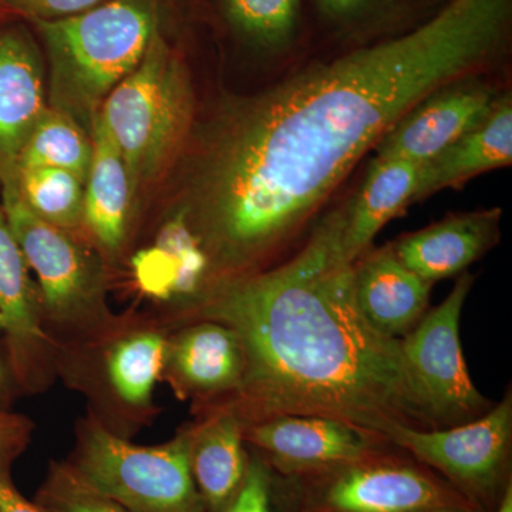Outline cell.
Returning a JSON list of instances; mask_svg holds the SVG:
<instances>
[{
  "label": "cell",
  "instance_id": "obj_1",
  "mask_svg": "<svg viewBox=\"0 0 512 512\" xmlns=\"http://www.w3.org/2000/svg\"><path fill=\"white\" fill-rule=\"evenodd\" d=\"M510 15L511 0H451L407 35L235 101L181 211L208 268L234 278L295 237L407 111L494 59Z\"/></svg>",
  "mask_w": 512,
  "mask_h": 512
},
{
  "label": "cell",
  "instance_id": "obj_2",
  "mask_svg": "<svg viewBox=\"0 0 512 512\" xmlns=\"http://www.w3.org/2000/svg\"><path fill=\"white\" fill-rule=\"evenodd\" d=\"M343 229L345 207L326 215L291 261L225 279L202 305L204 318L241 342V402L256 421L329 417L377 439L394 424L440 429L400 339L379 332L357 303Z\"/></svg>",
  "mask_w": 512,
  "mask_h": 512
},
{
  "label": "cell",
  "instance_id": "obj_3",
  "mask_svg": "<svg viewBox=\"0 0 512 512\" xmlns=\"http://www.w3.org/2000/svg\"><path fill=\"white\" fill-rule=\"evenodd\" d=\"M160 2L106 0L79 15L35 20L49 57L50 107L92 133L103 101L143 59Z\"/></svg>",
  "mask_w": 512,
  "mask_h": 512
},
{
  "label": "cell",
  "instance_id": "obj_4",
  "mask_svg": "<svg viewBox=\"0 0 512 512\" xmlns=\"http://www.w3.org/2000/svg\"><path fill=\"white\" fill-rule=\"evenodd\" d=\"M192 116L187 67L158 26L141 62L111 90L97 114L123 156L134 190L171 163L188 136Z\"/></svg>",
  "mask_w": 512,
  "mask_h": 512
},
{
  "label": "cell",
  "instance_id": "obj_5",
  "mask_svg": "<svg viewBox=\"0 0 512 512\" xmlns=\"http://www.w3.org/2000/svg\"><path fill=\"white\" fill-rule=\"evenodd\" d=\"M191 437L184 433L160 446H136L90 421L70 467L128 512H207L191 473Z\"/></svg>",
  "mask_w": 512,
  "mask_h": 512
},
{
  "label": "cell",
  "instance_id": "obj_6",
  "mask_svg": "<svg viewBox=\"0 0 512 512\" xmlns=\"http://www.w3.org/2000/svg\"><path fill=\"white\" fill-rule=\"evenodd\" d=\"M0 202L30 271L39 279L42 302L60 319H72L97 298L100 274L92 255L64 229L37 217L23 201L18 177L0 183Z\"/></svg>",
  "mask_w": 512,
  "mask_h": 512
},
{
  "label": "cell",
  "instance_id": "obj_7",
  "mask_svg": "<svg viewBox=\"0 0 512 512\" xmlns=\"http://www.w3.org/2000/svg\"><path fill=\"white\" fill-rule=\"evenodd\" d=\"M471 285L473 276H461L446 301L400 340L404 359L441 423L477 416L487 407L468 375L460 342L461 311Z\"/></svg>",
  "mask_w": 512,
  "mask_h": 512
},
{
  "label": "cell",
  "instance_id": "obj_8",
  "mask_svg": "<svg viewBox=\"0 0 512 512\" xmlns=\"http://www.w3.org/2000/svg\"><path fill=\"white\" fill-rule=\"evenodd\" d=\"M512 400L504 397L480 419L450 429L420 430L394 424L384 439L436 467L474 497H484L503 478L510 450Z\"/></svg>",
  "mask_w": 512,
  "mask_h": 512
},
{
  "label": "cell",
  "instance_id": "obj_9",
  "mask_svg": "<svg viewBox=\"0 0 512 512\" xmlns=\"http://www.w3.org/2000/svg\"><path fill=\"white\" fill-rule=\"evenodd\" d=\"M498 99L497 89L476 74L446 84L386 131L376 143L375 160L427 163L481 123Z\"/></svg>",
  "mask_w": 512,
  "mask_h": 512
},
{
  "label": "cell",
  "instance_id": "obj_10",
  "mask_svg": "<svg viewBox=\"0 0 512 512\" xmlns=\"http://www.w3.org/2000/svg\"><path fill=\"white\" fill-rule=\"evenodd\" d=\"M247 437L286 473L352 466L369 458L377 439L345 421L302 414L256 421Z\"/></svg>",
  "mask_w": 512,
  "mask_h": 512
},
{
  "label": "cell",
  "instance_id": "obj_11",
  "mask_svg": "<svg viewBox=\"0 0 512 512\" xmlns=\"http://www.w3.org/2000/svg\"><path fill=\"white\" fill-rule=\"evenodd\" d=\"M325 512H427L467 507L456 494L416 468L367 463L338 468L319 493Z\"/></svg>",
  "mask_w": 512,
  "mask_h": 512
},
{
  "label": "cell",
  "instance_id": "obj_12",
  "mask_svg": "<svg viewBox=\"0 0 512 512\" xmlns=\"http://www.w3.org/2000/svg\"><path fill=\"white\" fill-rule=\"evenodd\" d=\"M42 62L22 28L0 30V183L18 177L19 157L47 110Z\"/></svg>",
  "mask_w": 512,
  "mask_h": 512
},
{
  "label": "cell",
  "instance_id": "obj_13",
  "mask_svg": "<svg viewBox=\"0 0 512 512\" xmlns=\"http://www.w3.org/2000/svg\"><path fill=\"white\" fill-rule=\"evenodd\" d=\"M500 218L501 211L495 208L454 215L406 235L392 248L407 269L433 284L460 274L493 247Z\"/></svg>",
  "mask_w": 512,
  "mask_h": 512
},
{
  "label": "cell",
  "instance_id": "obj_14",
  "mask_svg": "<svg viewBox=\"0 0 512 512\" xmlns=\"http://www.w3.org/2000/svg\"><path fill=\"white\" fill-rule=\"evenodd\" d=\"M357 303L379 332L400 339L426 313L431 284L399 261L392 247H384L355 262Z\"/></svg>",
  "mask_w": 512,
  "mask_h": 512
},
{
  "label": "cell",
  "instance_id": "obj_15",
  "mask_svg": "<svg viewBox=\"0 0 512 512\" xmlns=\"http://www.w3.org/2000/svg\"><path fill=\"white\" fill-rule=\"evenodd\" d=\"M512 161V101L503 94L494 109L476 127L454 141L439 156L421 164L414 201L448 187H460L470 178Z\"/></svg>",
  "mask_w": 512,
  "mask_h": 512
},
{
  "label": "cell",
  "instance_id": "obj_16",
  "mask_svg": "<svg viewBox=\"0 0 512 512\" xmlns=\"http://www.w3.org/2000/svg\"><path fill=\"white\" fill-rule=\"evenodd\" d=\"M421 164L407 160L373 158L362 188L345 207L343 245L353 262L390 220L413 204Z\"/></svg>",
  "mask_w": 512,
  "mask_h": 512
},
{
  "label": "cell",
  "instance_id": "obj_17",
  "mask_svg": "<svg viewBox=\"0 0 512 512\" xmlns=\"http://www.w3.org/2000/svg\"><path fill=\"white\" fill-rule=\"evenodd\" d=\"M90 134L93 156L84 184L83 221L104 248L116 251L126 235L134 187L119 148L97 117Z\"/></svg>",
  "mask_w": 512,
  "mask_h": 512
},
{
  "label": "cell",
  "instance_id": "obj_18",
  "mask_svg": "<svg viewBox=\"0 0 512 512\" xmlns=\"http://www.w3.org/2000/svg\"><path fill=\"white\" fill-rule=\"evenodd\" d=\"M0 333L16 372L25 370L29 352L45 338L39 299L30 268L0 202Z\"/></svg>",
  "mask_w": 512,
  "mask_h": 512
},
{
  "label": "cell",
  "instance_id": "obj_19",
  "mask_svg": "<svg viewBox=\"0 0 512 512\" xmlns=\"http://www.w3.org/2000/svg\"><path fill=\"white\" fill-rule=\"evenodd\" d=\"M190 461L205 510L224 511L244 483L249 463L237 414L217 417L192 434Z\"/></svg>",
  "mask_w": 512,
  "mask_h": 512
},
{
  "label": "cell",
  "instance_id": "obj_20",
  "mask_svg": "<svg viewBox=\"0 0 512 512\" xmlns=\"http://www.w3.org/2000/svg\"><path fill=\"white\" fill-rule=\"evenodd\" d=\"M167 360L188 387L208 393L237 389L245 369L238 336L212 320L185 330Z\"/></svg>",
  "mask_w": 512,
  "mask_h": 512
},
{
  "label": "cell",
  "instance_id": "obj_21",
  "mask_svg": "<svg viewBox=\"0 0 512 512\" xmlns=\"http://www.w3.org/2000/svg\"><path fill=\"white\" fill-rule=\"evenodd\" d=\"M92 134L62 111L47 107L19 157L23 168H59L82 178L84 183L92 163Z\"/></svg>",
  "mask_w": 512,
  "mask_h": 512
},
{
  "label": "cell",
  "instance_id": "obj_22",
  "mask_svg": "<svg viewBox=\"0 0 512 512\" xmlns=\"http://www.w3.org/2000/svg\"><path fill=\"white\" fill-rule=\"evenodd\" d=\"M167 355V342L158 333H141L114 346L107 357V372L124 402L133 406L150 402Z\"/></svg>",
  "mask_w": 512,
  "mask_h": 512
},
{
  "label": "cell",
  "instance_id": "obj_23",
  "mask_svg": "<svg viewBox=\"0 0 512 512\" xmlns=\"http://www.w3.org/2000/svg\"><path fill=\"white\" fill-rule=\"evenodd\" d=\"M84 181L59 168H23L18 171V188L26 205L42 218L64 229L83 221Z\"/></svg>",
  "mask_w": 512,
  "mask_h": 512
},
{
  "label": "cell",
  "instance_id": "obj_24",
  "mask_svg": "<svg viewBox=\"0 0 512 512\" xmlns=\"http://www.w3.org/2000/svg\"><path fill=\"white\" fill-rule=\"evenodd\" d=\"M133 266L138 285L154 298L188 295L201 284L195 256L174 239L157 238L153 248L138 252Z\"/></svg>",
  "mask_w": 512,
  "mask_h": 512
},
{
  "label": "cell",
  "instance_id": "obj_25",
  "mask_svg": "<svg viewBox=\"0 0 512 512\" xmlns=\"http://www.w3.org/2000/svg\"><path fill=\"white\" fill-rule=\"evenodd\" d=\"M301 0H225L231 25L265 47L289 42L298 22Z\"/></svg>",
  "mask_w": 512,
  "mask_h": 512
},
{
  "label": "cell",
  "instance_id": "obj_26",
  "mask_svg": "<svg viewBox=\"0 0 512 512\" xmlns=\"http://www.w3.org/2000/svg\"><path fill=\"white\" fill-rule=\"evenodd\" d=\"M37 503L52 512H128L83 483L70 466H53L37 495Z\"/></svg>",
  "mask_w": 512,
  "mask_h": 512
},
{
  "label": "cell",
  "instance_id": "obj_27",
  "mask_svg": "<svg viewBox=\"0 0 512 512\" xmlns=\"http://www.w3.org/2000/svg\"><path fill=\"white\" fill-rule=\"evenodd\" d=\"M222 512H274L271 500V477L264 461L252 458L247 476L234 500Z\"/></svg>",
  "mask_w": 512,
  "mask_h": 512
},
{
  "label": "cell",
  "instance_id": "obj_28",
  "mask_svg": "<svg viewBox=\"0 0 512 512\" xmlns=\"http://www.w3.org/2000/svg\"><path fill=\"white\" fill-rule=\"evenodd\" d=\"M15 15L35 20H55L79 15L106 0H0Z\"/></svg>",
  "mask_w": 512,
  "mask_h": 512
},
{
  "label": "cell",
  "instance_id": "obj_29",
  "mask_svg": "<svg viewBox=\"0 0 512 512\" xmlns=\"http://www.w3.org/2000/svg\"><path fill=\"white\" fill-rule=\"evenodd\" d=\"M13 458L10 454H0V512H52L20 494L10 474Z\"/></svg>",
  "mask_w": 512,
  "mask_h": 512
},
{
  "label": "cell",
  "instance_id": "obj_30",
  "mask_svg": "<svg viewBox=\"0 0 512 512\" xmlns=\"http://www.w3.org/2000/svg\"><path fill=\"white\" fill-rule=\"evenodd\" d=\"M32 424L20 414L0 410V454L18 456L28 443Z\"/></svg>",
  "mask_w": 512,
  "mask_h": 512
},
{
  "label": "cell",
  "instance_id": "obj_31",
  "mask_svg": "<svg viewBox=\"0 0 512 512\" xmlns=\"http://www.w3.org/2000/svg\"><path fill=\"white\" fill-rule=\"evenodd\" d=\"M319 2L330 15L342 16L359 8L365 0H319Z\"/></svg>",
  "mask_w": 512,
  "mask_h": 512
},
{
  "label": "cell",
  "instance_id": "obj_32",
  "mask_svg": "<svg viewBox=\"0 0 512 512\" xmlns=\"http://www.w3.org/2000/svg\"><path fill=\"white\" fill-rule=\"evenodd\" d=\"M9 387V373L8 367H6L5 360L0 356V400L8 392Z\"/></svg>",
  "mask_w": 512,
  "mask_h": 512
},
{
  "label": "cell",
  "instance_id": "obj_33",
  "mask_svg": "<svg viewBox=\"0 0 512 512\" xmlns=\"http://www.w3.org/2000/svg\"><path fill=\"white\" fill-rule=\"evenodd\" d=\"M497 512H512V485L508 484L501 497Z\"/></svg>",
  "mask_w": 512,
  "mask_h": 512
},
{
  "label": "cell",
  "instance_id": "obj_34",
  "mask_svg": "<svg viewBox=\"0 0 512 512\" xmlns=\"http://www.w3.org/2000/svg\"><path fill=\"white\" fill-rule=\"evenodd\" d=\"M427 512H474L468 507H451V508H440V510H433Z\"/></svg>",
  "mask_w": 512,
  "mask_h": 512
},
{
  "label": "cell",
  "instance_id": "obj_35",
  "mask_svg": "<svg viewBox=\"0 0 512 512\" xmlns=\"http://www.w3.org/2000/svg\"><path fill=\"white\" fill-rule=\"evenodd\" d=\"M12 15V13L9 12L8 9L3 6V3L0 2V20L5 19L6 16Z\"/></svg>",
  "mask_w": 512,
  "mask_h": 512
}]
</instances>
